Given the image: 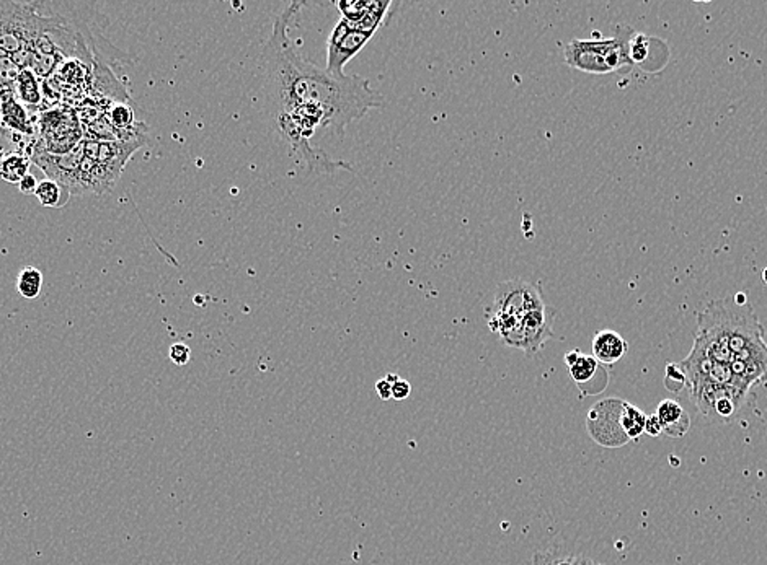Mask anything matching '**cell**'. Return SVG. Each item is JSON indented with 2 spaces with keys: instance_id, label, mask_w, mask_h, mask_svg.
Returning a JSON list of instances; mask_svg holds the SVG:
<instances>
[{
  "instance_id": "6da1fadb",
  "label": "cell",
  "mask_w": 767,
  "mask_h": 565,
  "mask_svg": "<svg viewBox=\"0 0 767 565\" xmlns=\"http://www.w3.org/2000/svg\"><path fill=\"white\" fill-rule=\"evenodd\" d=\"M301 2H293L277 16L273 33L263 49L267 95L277 114L293 113L299 106H314L324 114V128L342 138L350 122L383 106V98L359 75L335 77L299 56L289 40V26Z\"/></svg>"
},
{
  "instance_id": "7a4b0ae2",
  "label": "cell",
  "mask_w": 767,
  "mask_h": 565,
  "mask_svg": "<svg viewBox=\"0 0 767 565\" xmlns=\"http://www.w3.org/2000/svg\"><path fill=\"white\" fill-rule=\"evenodd\" d=\"M628 40L622 34L601 40H571L563 57L567 65L591 75L624 72L632 67L628 57Z\"/></svg>"
},
{
  "instance_id": "3957f363",
  "label": "cell",
  "mask_w": 767,
  "mask_h": 565,
  "mask_svg": "<svg viewBox=\"0 0 767 565\" xmlns=\"http://www.w3.org/2000/svg\"><path fill=\"white\" fill-rule=\"evenodd\" d=\"M44 22L36 2H0V56L14 57L32 49Z\"/></svg>"
},
{
  "instance_id": "277c9868",
  "label": "cell",
  "mask_w": 767,
  "mask_h": 565,
  "mask_svg": "<svg viewBox=\"0 0 767 565\" xmlns=\"http://www.w3.org/2000/svg\"><path fill=\"white\" fill-rule=\"evenodd\" d=\"M552 318V311L544 307L530 311L522 318L490 316L489 326L491 331L497 332L506 346L521 349L526 354H536L546 344V340L554 336Z\"/></svg>"
},
{
  "instance_id": "5b68a950",
  "label": "cell",
  "mask_w": 767,
  "mask_h": 565,
  "mask_svg": "<svg viewBox=\"0 0 767 565\" xmlns=\"http://www.w3.org/2000/svg\"><path fill=\"white\" fill-rule=\"evenodd\" d=\"M691 396L705 419L718 424L730 422L740 411L748 393L734 388L720 387L705 379L689 383Z\"/></svg>"
},
{
  "instance_id": "8992f818",
  "label": "cell",
  "mask_w": 767,
  "mask_h": 565,
  "mask_svg": "<svg viewBox=\"0 0 767 565\" xmlns=\"http://www.w3.org/2000/svg\"><path fill=\"white\" fill-rule=\"evenodd\" d=\"M546 307L542 291L536 283L526 282L521 279L498 283L491 316L506 318H522L530 311Z\"/></svg>"
},
{
  "instance_id": "52a82bcc",
  "label": "cell",
  "mask_w": 767,
  "mask_h": 565,
  "mask_svg": "<svg viewBox=\"0 0 767 565\" xmlns=\"http://www.w3.org/2000/svg\"><path fill=\"white\" fill-rule=\"evenodd\" d=\"M373 36L374 34L371 33L351 28L350 24L342 18L335 24L326 41V72L335 77H345V65L348 64L353 57L358 56Z\"/></svg>"
},
{
  "instance_id": "ba28073f",
  "label": "cell",
  "mask_w": 767,
  "mask_h": 565,
  "mask_svg": "<svg viewBox=\"0 0 767 565\" xmlns=\"http://www.w3.org/2000/svg\"><path fill=\"white\" fill-rule=\"evenodd\" d=\"M620 399H606L595 406L587 414V432L597 444L604 446H620L628 442L620 426V416L624 409Z\"/></svg>"
},
{
  "instance_id": "9c48e42d",
  "label": "cell",
  "mask_w": 767,
  "mask_h": 565,
  "mask_svg": "<svg viewBox=\"0 0 767 565\" xmlns=\"http://www.w3.org/2000/svg\"><path fill=\"white\" fill-rule=\"evenodd\" d=\"M336 7L351 28L374 34L393 4L381 0H342L336 4Z\"/></svg>"
},
{
  "instance_id": "30bf717a",
  "label": "cell",
  "mask_w": 767,
  "mask_h": 565,
  "mask_svg": "<svg viewBox=\"0 0 767 565\" xmlns=\"http://www.w3.org/2000/svg\"><path fill=\"white\" fill-rule=\"evenodd\" d=\"M732 372L742 379L746 387L767 385V344L766 340L743 349L730 362Z\"/></svg>"
},
{
  "instance_id": "8fae6325",
  "label": "cell",
  "mask_w": 767,
  "mask_h": 565,
  "mask_svg": "<svg viewBox=\"0 0 767 565\" xmlns=\"http://www.w3.org/2000/svg\"><path fill=\"white\" fill-rule=\"evenodd\" d=\"M565 364L568 369L571 379L577 383L581 395L589 396L601 393V389L595 383V377L606 375L599 362L593 356L581 354L578 349L565 354Z\"/></svg>"
},
{
  "instance_id": "7c38bea8",
  "label": "cell",
  "mask_w": 767,
  "mask_h": 565,
  "mask_svg": "<svg viewBox=\"0 0 767 565\" xmlns=\"http://www.w3.org/2000/svg\"><path fill=\"white\" fill-rule=\"evenodd\" d=\"M591 348L593 357L603 365L617 364L628 352L627 340H624L619 332L611 330L596 332Z\"/></svg>"
},
{
  "instance_id": "4fadbf2b",
  "label": "cell",
  "mask_w": 767,
  "mask_h": 565,
  "mask_svg": "<svg viewBox=\"0 0 767 565\" xmlns=\"http://www.w3.org/2000/svg\"><path fill=\"white\" fill-rule=\"evenodd\" d=\"M655 416L660 420L661 428L665 436L679 438L685 436L691 427V419L687 416L684 407L675 399H663Z\"/></svg>"
},
{
  "instance_id": "5bb4252c",
  "label": "cell",
  "mask_w": 767,
  "mask_h": 565,
  "mask_svg": "<svg viewBox=\"0 0 767 565\" xmlns=\"http://www.w3.org/2000/svg\"><path fill=\"white\" fill-rule=\"evenodd\" d=\"M0 126L4 130H15L24 134L32 132L28 113L14 93L0 97Z\"/></svg>"
},
{
  "instance_id": "9a60e30c",
  "label": "cell",
  "mask_w": 767,
  "mask_h": 565,
  "mask_svg": "<svg viewBox=\"0 0 767 565\" xmlns=\"http://www.w3.org/2000/svg\"><path fill=\"white\" fill-rule=\"evenodd\" d=\"M34 196L41 206L48 209H61L71 199V189L54 179L46 178L40 181Z\"/></svg>"
},
{
  "instance_id": "2e32d148",
  "label": "cell",
  "mask_w": 767,
  "mask_h": 565,
  "mask_svg": "<svg viewBox=\"0 0 767 565\" xmlns=\"http://www.w3.org/2000/svg\"><path fill=\"white\" fill-rule=\"evenodd\" d=\"M15 98L24 106H38L41 103V87L38 75L32 69H24L18 73L15 83Z\"/></svg>"
},
{
  "instance_id": "e0dca14e",
  "label": "cell",
  "mask_w": 767,
  "mask_h": 565,
  "mask_svg": "<svg viewBox=\"0 0 767 565\" xmlns=\"http://www.w3.org/2000/svg\"><path fill=\"white\" fill-rule=\"evenodd\" d=\"M30 158L24 154H8L0 158V179L16 185L30 173Z\"/></svg>"
},
{
  "instance_id": "ac0fdd59",
  "label": "cell",
  "mask_w": 767,
  "mask_h": 565,
  "mask_svg": "<svg viewBox=\"0 0 767 565\" xmlns=\"http://www.w3.org/2000/svg\"><path fill=\"white\" fill-rule=\"evenodd\" d=\"M645 420L646 416L642 409L636 407L634 404L624 403L622 416H620V426L628 440H636L645 432Z\"/></svg>"
},
{
  "instance_id": "d6986e66",
  "label": "cell",
  "mask_w": 767,
  "mask_h": 565,
  "mask_svg": "<svg viewBox=\"0 0 767 565\" xmlns=\"http://www.w3.org/2000/svg\"><path fill=\"white\" fill-rule=\"evenodd\" d=\"M41 287H43V274H41L40 269L28 266L20 271L18 281H16V289L24 299H36L41 293Z\"/></svg>"
},
{
  "instance_id": "ffe728a7",
  "label": "cell",
  "mask_w": 767,
  "mask_h": 565,
  "mask_svg": "<svg viewBox=\"0 0 767 565\" xmlns=\"http://www.w3.org/2000/svg\"><path fill=\"white\" fill-rule=\"evenodd\" d=\"M529 565H601L585 556L575 554H557V552H539Z\"/></svg>"
},
{
  "instance_id": "44dd1931",
  "label": "cell",
  "mask_w": 767,
  "mask_h": 565,
  "mask_svg": "<svg viewBox=\"0 0 767 565\" xmlns=\"http://www.w3.org/2000/svg\"><path fill=\"white\" fill-rule=\"evenodd\" d=\"M628 57L632 61V64L636 62H644L645 59L648 57V38L640 34V33H634L632 38L628 40Z\"/></svg>"
},
{
  "instance_id": "7402d4cb",
  "label": "cell",
  "mask_w": 767,
  "mask_h": 565,
  "mask_svg": "<svg viewBox=\"0 0 767 565\" xmlns=\"http://www.w3.org/2000/svg\"><path fill=\"white\" fill-rule=\"evenodd\" d=\"M110 124L113 129L130 130L131 126L134 124V114L130 106L116 105L112 113H110Z\"/></svg>"
},
{
  "instance_id": "603a6c76",
  "label": "cell",
  "mask_w": 767,
  "mask_h": 565,
  "mask_svg": "<svg viewBox=\"0 0 767 565\" xmlns=\"http://www.w3.org/2000/svg\"><path fill=\"white\" fill-rule=\"evenodd\" d=\"M169 357H170L171 362L179 365V367L187 365L191 359V349L188 348L187 344H183V342H175L169 349Z\"/></svg>"
},
{
  "instance_id": "cb8c5ba5",
  "label": "cell",
  "mask_w": 767,
  "mask_h": 565,
  "mask_svg": "<svg viewBox=\"0 0 767 565\" xmlns=\"http://www.w3.org/2000/svg\"><path fill=\"white\" fill-rule=\"evenodd\" d=\"M410 393H412V385L408 383L407 379L399 378L392 385V399H395V401L407 399Z\"/></svg>"
},
{
  "instance_id": "d4e9b609",
  "label": "cell",
  "mask_w": 767,
  "mask_h": 565,
  "mask_svg": "<svg viewBox=\"0 0 767 565\" xmlns=\"http://www.w3.org/2000/svg\"><path fill=\"white\" fill-rule=\"evenodd\" d=\"M645 434H648L650 436H658L663 434L660 420H658V417L655 414L646 416V420H645Z\"/></svg>"
},
{
  "instance_id": "484cf974",
  "label": "cell",
  "mask_w": 767,
  "mask_h": 565,
  "mask_svg": "<svg viewBox=\"0 0 767 565\" xmlns=\"http://www.w3.org/2000/svg\"><path fill=\"white\" fill-rule=\"evenodd\" d=\"M40 181L33 177L32 173H28L20 183H18V189L24 194H34L38 189Z\"/></svg>"
},
{
  "instance_id": "4316f807",
  "label": "cell",
  "mask_w": 767,
  "mask_h": 565,
  "mask_svg": "<svg viewBox=\"0 0 767 565\" xmlns=\"http://www.w3.org/2000/svg\"><path fill=\"white\" fill-rule=\"evenodd\" d=\"M375 393L383 401H389V399H392V383H389L385 378L377 379Z\"/></svg>"
},
{
  "instance_id": "83f0119b",
  "label": "cell",
  "mask_w": 767,
  "mask_h": 565,
  "mask_svg": "<svg viewBox=\"0 0 767 565\" xmlns=\"http://www.w3.org/2000/svg\"><path fill=\"white\" fill-rule=\"evenodd\" d=\"M762 282L766 283L767 285V267L762 271Z\"/></svg>"
},
{
  "instance_id": "f1b7e54d",
  "label": "cell",
  "mask_w": 767,
  "mask_h": 565,
  "mask_svg": "<svg viewBox=\"0 0 767 565\" xmlns=\"http://www.w3.org/2000/svg\"><path fill=\"white\" fill-rule=\"evenodd\" d=\"M0 129H2V126H0Z\"/></svg>"
}]
</instances>
